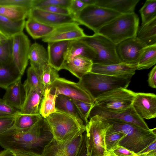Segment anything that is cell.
Masks as SVG:
<instances>
[{
  "label": "cell",
  "mask_w": 156,
  "mask_h": 156,
  "mask_svg": "<svg viewBox=\"0 0 156 156\" xmlns=\"http://www.w3.org/2000/svg\"><path fill=\"white\" fill-rule=\"evenodd\" d=\"M53 138L45 119L42 118L30 129L18 131L14 126L0 134V146L13 153L24 151L37 152Z\"/></svg>",
  "instance_id": "1"
},
{
  "label": "cell",
  "mask_w": 156,
  "mask_h": 156,
  "mask_svg": "<svg viewBox=\"0 0 156 156\" xmlns=\"http://www.w3.org/2000/svg\"><path fill=\"white\" fill-rule=\"evenodd\" d=\"M105 119L109 124L106 135L117 132L123 133L124 136L119 145L135 153L156 140L155 128L147 130L136 125L119 120Z\"/></svg>",
  "instance_id": "2"
},
{
  "label": "cell",
  "mask_w": 156,
  "mask_h": 156,
  "mask_svg": "<svg viewBox=\"0 0 156 156\" xmlns=\"http://www.w3.org/2000/svg\"><path fill=\"white\" fill-rule=\"evenodd\" d=\"M139 21L134 12L121 14L102 27L97 33L105 37L116 45L127 39L136 37Z\"/></svg>",
  "instance_id": "3"
},
{
  "label": "cell",
  "mask_w": 156,
  "mask_h": 156,
  "mask_svg": "<svg viewBox=\"0 0 156 156\" xmlns=\"http://www.w3.org/2000/svg\"><path fill=\"white\" fill-rule=\"evenodd\" d=\"M44 119L53 138L60 142L72 140L85 131V125L62 112L56 111Z\"/></svg>",
  "instance_id": "4"
},
{
  "label": "cell",
  "mask_w": 156,
  "mask_h": 156,
  "mask_svg": "<svg viewBox=\"0 0 156 156\" xmlns=\"http://www.w3.org/2000/svg\"><path fill=\"white\" fill-rule=\"evenodd\" d=\"M132 76H114L90 72L79 79V84L94 100L102 94L119 87H128Z\"/></svg>",
  "instance_id": "5"
},
{
  "label": "cell",
  "mask_w": 156,
  "mask_h": 156,
  "mask_svg": "<svg viewBox=\"0 0 156 156\" xmlns=\"http://www.w3.org/2000/svg\"><path fill=\"white\" fill-rule=\"evenodd\" d=\"M86 125L85 138L88 156H105L108 153L105 146L106 132L109 124L102 117L95 115Z\"/></svg>",
  "instance_id": "6"
},
{
  "label": "cell",
  "mask_w": 156,
  "mask_h": 156,
  "mask_svg": "<svg viewBox=\"0 0 156 156\" xmlns=\"http://www.w3.org/2000/svg\"><path fill=\"white\" fill-rule=\"evenodd\" d=\"M81 41L88 45L95 52L96 56L93 64L107 65L122 62L117 54L116 45L105 37L98 33L87 35Z\"/></svg>",
  "instance_id": "7"
},
{
  "label": "cell",
  "mask_w": 156,
  "mask_h": 156,
  "mask_svg": "<svg viewBox=\"0 0 156 156\" xmlns=\"http://www.w3.org/2000/svg\"><path fill=\"white\" fill-rule=\"evenodd\" d=\"M121 14L96 5H87L81 11L75 22L87 27L95 34L103 26Z\"/></svg>",
  "instance_id": "8"
},
{
  "label": "cell",
  "mask_w": 156,
  "mask_h": 156,
  "mask_svg": "<svg viewBox=\"0 0 156 156\" xmlns=\"http://www.w3.org/2000/svg\"><path fill=\"white\" fill-rule=\"evenodd\" d=\"M135 93L126 88H116L99 96L94 100L93 106L110 111H124L132 106Z\"/></svg>",
  "instance_id": "9"
},
{
  "label": "cell",
  "mask_w": 156,
  "mask_h": 156,
  "mask_svg": "<svg viewBox=\"0 0 156 156\" xmlns=\"http://www.w3.org/2000/svg\"><path fill=\"white\" fill-rule=\"evenodd\" d=\"M50 93L58 95L62 94L72 99L93 104L94 100L78 83L59 77L48 88Z\"/></svg>",
  "instance_id": "10"
},
{
  "label": "cell",
  "mask_w": 156,
  "mask_h": 156,
  "mask_svg": "<svg viewBox=\"0 0 156 156\" xmlns=\"http://www.w3.org/2000/svg\"><path fill=\"white\" fill-rule=\"evenodd\" d=\"M96 115L106 119H113L135 124L145 129H150L144 119L137 114L132 105L129 108L121 111H110L97 106H93L88 118Z\"/></svg>",
  "instance_id": "11"
},
{
  "label": "cell",
  "mask_w": 156,
  "mask_h": 156,
  "mask_svg": "<svg viewBox=\"0 0 156 156\" xmlns=\"http://www.w3.org/2000/svg\"><path fill=\"white\" fill-rule=\"evenodd\" d=\"M12 59L15 67L22 76L27 66L30 41L23 32L12 38Z\"/></svg>",
  "instance_id": "12"
},
{
  "label": "cell",
  "mask_w": 156,
  "mask_h": 156,
  "mask_svg": "<svg viewBox=\"0 0 156 156\" xmlns=\"http://www.w3.org/2000/svg\"><path fill=\"white\" fill-rule=\"evenodd\" d=\"M84 134L70 140L60 142L53 138L43 149L42 156H78Z\"/></svg>",
  "instance_id": "13"
},
{
  "label": "cell",
  "mask_w": 156,
  "mask_h": 156,
  "mask_svg": "<svg viewBox=\"0 0 156 156\" xmlns=\"http://www.w3.org/2000/svg\"><path fill=\"white\" fill-rule=\"evenodd\" d=\"M76 22L64 23L55 27L53 31L42 38L47 43L78 40L87 36L83 30Z\"/></svg>",
  "instance_id": "14"
},
{
  "label": "cell",
  "mask_w": 156,
  "mask_h": 156,
  "mask_svg": "<svg viewBox=\"0 0 156 156\" xmlns=\"http://www.w3.org/2000/svg\"><path fill=\"white\" fill-rule=\"evenodd\" d=\"M146 46L136 37L127 39L116 45L117 54L122 62L135 67L143 48Z\"/></svg>",
  "instance_id": "15"
},
{
  "label": "cell",
  "mask_w": 156,
  "mask_h": 156,
  "mask_svg": "<svg viewBox=\"0 0 156 156\" xmlns=\"http://www.w3.org/2000/svg\"><path fill=\"white\" fill-rule=\"evenodd\" d=\"M132 106L142 119L156 117V95L153 93H135Z\"/></svg>",
  "instance_id": "16"
},
{
  "label": "cell",
  "mask_w": 156,
  "mask_h": 156,
  "mask_svg": "<svg viewBox=\"0 0 156 156\" xmlns=\"http://www.w3.org/2000/svg\"><path fill=\"white\" fill-rule=\"evenodd\" d=\"M27 18L53 27L75 22L69 15L57 14L36 8H32L29 10Z\"/></svg>",
  "instance_id": "17"
},
{
  "label": "cell",
  "mask_w": 156,
  "mask_h": 156,
  "mask_svg": "<svg viewBox=\"0 0 156 156\" xmlns=\"http://www.w3.org/2000/svg\"><path fill=\"white\" fill-rule=\"evenodd\" d=\"M70 41L48 43L47 52L48 64L58 71L62 69L65 55Z\"/></svg>",
  "instance_id": "18"
},
{
  "label": "cell",
  "mask_w": 156,
  "mask_h": 156,
  "mask_svg": "<svg viewBox=\"0 0 156 156\" xmlns=\"http://www.w3.org/2000/svg\"><path fill=\"white\" fill-rule=\"evenodd\" d=\"M136 68L122 62L107 65L93 64L90 72L114 76H132L135 74Z\"/></svg>",
  "instance_id": "19"
},
{
  "label": "cell",
  "mask_w": 156,
  "mask_h": 156,
  "mask_svg": "<svg viewBox=\"0 0 156 156\" xmlns=\"http://www.w3.org/2000/svg\"><path fill=\"white\" fill-rule=\"evenodd\" d=\"M21 79L7 87L3 98L8 104L19 111L23 107L26 97L25 90Z\"/></svg>",
  "instance_id": "20"
},
{
  "label": "cell",
  "mask_w": 156,
  "mask_h": 156,
  "mask_svg": "<svg viewBox=\"0 0 156 156\" xmlns=\"http://www.w3.org/2000/svg\"><path fill=\"white\" fill-rule=\"evenodd\" d=\"M28 58L30 66L41 76L44 66L48 64L47 51L42 45L35 43L30 46Z\"/></svg>",
  "instance_id": "21"
},
{
  "label": "cell",
  "mask_w": 156,
  "mask_h": 156,
  "mask_svg": "<svg viewBox=\"0 0 156 156\" xmlns=\"http://www.w3.org/2000/svg\"><path fill=\"white\" fill-rule=\"evenodd\" d=\"M93 64L92 61L81 56H77L70 61L64 62L62 69L69 71L79 79L90 72Z\"/></svg>",
  "instance_id": "22"
},
{
  "label": "cell",
  "mask_w": 156,
  "mask_h": 156,
  "mask_svg": "<svg viewBox=\"0 0 156 156\" xmlns=\"http://www.w3.org/2000/svg\"><path fill=\"white\" fill-rule=\"evenodd\" d=\"M77 56L84 57L92 61L96 54L93 48L80 40L71 41L65 55L64 62Z\"/></svg>",
  "instance_id": "23"
},
{
  "label": "cell",
  "mask_w": 156,
  "mask_h": 156,
  "mask_svg": "<svg viewBox=\"0 0 156 156\" xmlns=\"http://www.w3.org/2000/svg\"><path fill=\"white\" fill-rule=\"evenodd\" d=\"M44 90V88H33L26 92L25 101L20 112L26 114H40L39 105Z\"/></svg>",
  "instance_id": "24"
},
{
  "label": "cell",
  "mask_w": 156,
  "mask_h": 156,
  "mask_svg": "<svg viewBox=\"0 0 156 156\" xmlns=\"http://www.w3.org/2000/svg\"><path fill=\"white\" fill-rule=\"evenodd\" d=\"M55 108L56 111L67 114L74 118L81 124L86 125L83 117L72 99L66 96L59 94L56 98Z\"/></svg>",
  "instance_id": "25"
},
{
  "label": "cell",
  "mask_w": 156,
  "mask_h": 156,
  "mask_svg": "<svg viewBox=\"0 0 156 156\" xmlns=\"http://www.w3.org/2000/svg\"><path fill=\"white\" fill-rule=\"evenodd\" d=\"M139 0H97L96 5L122 14L134 12Z\"/></svg>",
  "instance_id": "26"
},
{
  "label": "cell",
  "mask_w": 156,
  "mask_h": 156,
  "mask_svg": "<svg viewBox=\"0 0 156 156\" xmlns=\"http://www.w3.org/2000/svg\"><path fill=\"white\" fill-rule=\"evenodd\" d=\"M136 37L146 46L156 44V18L139 27Z\"/></svg>",
  "instance_id": "27"
},
{
  "label": "cell",
  "mask_w": 156,
  "mask_h": 156,
  "mask_svg": "<svg viewBox=\"0 0 156 156\" xmlns=\"http://www.w3.org/2000/svg\"><path fill=\"white\" fill-rule=\"evenodd\" d=\"M22 76L12 62L0 65V87L6 89L10 85L21 79Z\"/></svg>",
  "instance_id": "28"
},
{
  "label": "cell",
  "mask_w": 156,
  "mask_h": 156,
  "mask_svg": "<svg viewBox=\"0 0 156 156\" xmlns=\"http://www.w3.org/2000/svg\"><path fill=\"white\" fill-rule=\"evenodd\" d=\"M25 27L29 34L34 39L43 38L50 34L55 27L41 23L34 20L28 18Z\"/></svg>",
  "instance_id": "29"
},
{
  "label": "cell",
  "mask_w": 156,
  "mask_h": 156,
  "mask_svg": "<svg viewBox=\"0 0 156 156\" xmlns=\"http://www.w3.org/2000/svg\"><path fill=\"white\" fill-rule=\"evenodd\" d=\"M25 22V20L13 21L0 14V31L8 37L12 38L16 35L23 32Z\"/></svg>",
  "instance_id": "30"
},
{
  "label": "cell",
  "mask_w": 156,
  "mask_h": 156,
  "mask_svg": "<svg viewBox=\"0 0 156 156\" xmlns=\"http://www.w3.org/2000/svg\"><path fill=\"white\" fill-rule=\"evenodd\" d=\"M156 63V44L146 46L142 50L136 70L148 69Z\"/></svg>",
  "instance_id": "31"
},
{
  "label": "cell",
  "mask_w": 156,
  "mask_h": 156,
  "mask_svg": "<svg viewBox=\"0 0 156 156\" xmlns=\"http://www.w3.org/2000/svg\"><path fill=\"white\" fill-rule=\"evenodd\" d=\"M30 9L19 6L0 5V14L11 20L19 21L28 17Z\"/></svg>",
  "instance_id": "32"
},
{
  "label": "cell",
  "mask_w": 156,
  "mask_h": 156,
  "mask_svg": "<svg viewBox=\"0 0 156 156\" xmlns=\"http://www.w3.org/2000/svg\"><path fill=\"white\" fill-rule=\"evenodd\" d=\"M57 96L55 94L50 93L48 88L44 90L43 98L39 108V114L43 118L45 119L56 111L55 104Z\"/></svg>",
  "instance_id": "33"
},
{
  "label": "cell",
  "mask_w": 156,
  "mask_h": 156,
  "mask_svg": "<svg viewBox=\"0 0 156 156\" xmlns=\"http://www.w3.org/2000/svg\"><path fill=\"white\" fill-rule=\"evenodd\" d=\"M42 118L40 114H26L20 112L15 116L14 128L18 131L27 130L33 126Z\"/></svg>",
  "instance_id": "34"
},
{
  "label": "cell",
  "mask_w": 156,
  "mask_h": 156,
  "mask_svg": "<svg viewBox=\"0 0 156 156\" xmlns=\"http://www.w3.org/2000/svg\"><path fill=\"white\" fill-rule=\"evenodd\" d=\"M142 19L141 25L156 18V0H147L139 10Z\"/></svg>",
  "instance_id": "35"
},
{
  "label": "cell",
  "mask_w": 156,
  "mask_h": 156,
  "mask_svg": "<svg viewBox=\"0 0 156 156\" xmlns=\"http://www.w3.org/2000/svg\"><path fill=\"white\" fill-rule=\"evenodd\" d=\"M23 85L26 92L33 88L44 89L41 76L31 66L27 69V78Z\"/></svg>",
  "instance_id": "36"
},
{
  "label": "cell",
  "mask_w": 156,
  "mask_h": 156,
  "mask_svg": "<svg viewBox=\"0 0 156 156\" xmlns=\"http://www.w3.org/2000/svg\"><path fill=\"white\" fill-rule=\"evenodd\" d=\"M41 77L45 89L49 88L59 77L58 71L49 64L44 66Z\"/></svg>",
  "instance_id": "37"
},
{
  "label": "cell",
  "mask_w": 156,
  "mask_h": 156,
  "mask_svg": "<svg viewBox=\"0 0 156 156\" xmlns=\"http://www.w3.org/2000/svg\"><path fill=\"white\" fill-rule=\"evenodd\" d=\"M12 38L0 44V65H5L12 62Z\"/></svg>",
  "instance_id": "38"
},
{
  "label": "cell",
  "mask_w": 156,
  "mask_h": 156,
  "mask_svg": "<svg viewBox=\"0 0 156 156\" xmlns=\"http://www.w3.org/2000/svg\"><path fill=\"white\" fill-rule=\"evenodd\" d=\"M71 0H34L33 8H40L50 5H56L67 9Z\"/></svg>",
  "instance_id": "39"
},
{
  "label": "cell",
  "mask_w": 156,
  "mask_h": 156,
  "mask_svg": "<svg viewBox=\"0 0 156 156\" xmlns=\"http://www.w3.org/2000/svg\"><path fill=\"white\" fill-rule=\"evenodd\" d=\"M124 136L123 133L119 132L105 135V146L107 152L119 145L120 141L123 137Z\"/></svg>",
  "instance_id": "40"
},
{
  "label": "cell",
  "mask_w": 156,
  "mask_h": 156,
  "mask_svg": "<svg viewBox=\"0 0 156 156\" xmlns=\"http://www.w3.org/2000/svg\"><path fill=\"white\" fill-rule=\"evenodd\" d=\"M87 5L82 0H71L68 8L69 15L75 21L81 11Z\"/></svg>",
  "instance_id": "41"
},
{
  "label": "cell",
  "mask_w": 156,
  "mask_h": 156,
  "mask_svg": "<svg viewBox=\"0 0 156 156\" xmlns=\"http://www.w3.org/2000/svg\"><path fill=\"white\" fill-rule=\"evenodd\" d=\"M20 112L0 98V118L15 117Z\"/></svg>",
  "instance_id": "42"
},
{
  "label": "cell",
  "mask_w": 156,
  "mask_h": 156,
  "mask_svg": "<svg viewBox=\"0 0 156 156\" xmlns=\"http://www.w3.org/2000/svg\"><path fill=\"white\" fill-rule=\"evenodd\" d=\"M72 100L84 119L86 125L89 121V115L93 107V104L73 99Z\"/></svg>",
  "instance_id": "43"
},
{
  "label": "cell",
  "mask_w": 156,
  "mask_h": 156,
  "mask_svg": "<svg viewBox=\"0 0 156 156\" xmlns=\"http://www.w3.org/2000/svg\"><path fill=\"white\" fill-rule=\"evenodd\" d=\"M34 0H0V5L19 6L30 9L33 7Z\"/></svg>",
  "instance_id": "44"
},
{
  "label": "cell",
  "mask_w": 156,
  "mask_h": 156,
  "mask_svg": "<svg viewBox=\"0 0 156 156\" xmlns=\"http://www.w3.org/2000/svg\"><path fill=\"white\" fill-rule=\"evenodd\" d=\"M15 117L0 118V134L14 126Z\"/></svg>",
  "instance_id": "45"
},
{
  "label": "cell",
  "mask_w": 156,
  "mask_h": 156,
  "mask_svg": "<svg viewBox=\"0 0 156 156\" xmlns=\"http://www.w3.org/2000/svg\"><path fill=\"white\" fill-rule=\"evenodd\" d=\"M108 152L115 156H136V153L119 145Z\"/></svg>",
  "instance_id": "46"
},
{
  "label": "cell",
  "mask_w": 156,
  "mask_h": 156,
  "mask_svg": "<svg viewBox=\"0 0 156 156\" xmlns=\"http://www.w3.org/2000/svg\"><path fill=\"white\" fill-rule=\"evenodd\" d=\"M38 8L57 14L65 15H69L67 9L58 6L50 5Z\"/></svg>",
  "instance_id": "47"
},
{
  "label": "cell",
  "mask_w": 156,
  "mask_h": 156,
  "mask_svg": "<svg viewBox=\"0 0 156 156\" xmlns=\"http://www.w3.org/2000/svg\"><path fill=\"white\" fill-rule=\"evenodd\" d=\"M136 156H156V140L136 153Z\"/></svg>",
  "instance_id": "48"
},
{
  "label": "cell",
  "mask_w": 156,
  "mask_h": 156,
  "mask_svg": "<svg viewBox=\"0 0 156 156\" xmlns=\"http://www.w3.org/2000/svg\"><path fill=\"white\" fill-rule=\"evenodd\" d=\"M148 82L149 86L153 88L156 87V66L152 69L148 75Z\"/></svg>",
  "instance_id": "49"
},
{
  "label": "cell",
  "mask_w": 156,
  "mask_h": 156,
  "mask_svg": "<svg viewBox=\"0 0 156 156\" xmlns=\"http://www.w3.org/2000/svg\"><path fill=\"white\" fill-rule=\"evenodd\" d=\"M13 153L15 156H42L38 153L31 151H24Z\"/></svg>",
  "instance_id": "50"
},
{
  "label": "cell",
  "mask_w": 156,
  "mask_h": 156,
  "mask_svg": "<svg viewBox=\"0 0 156 156\" xmlns=\"http://www.w3.org/2000/svg\"><path fill=\"white\" fill-rule=\"evenodd\" d=\"M78 156H88L86 147L85 134H84L83 140Z\"/></svg>",
  "instance_id": "51"
},
{
  "label": "cell",
  "mask_w": 156,
  "mask_h": 156,
  "mask_svg": "<svg viewBox=\"0 0 156 156\" xmlns=\"http://www.w3.org/2000/svg\"><path fill=\"white\" fill-rule=\"evenodd\" d=\"M0 156H15L13 153L8 150L4 149L0 151Z\"/></svg>",
  "instance_id": "52"
},
{
  "label": "cell",
  "mask_w": 156,
  "mask_h": 156,
  "mask_svg": "<svg viewBox=\"0 0 156 156\" xmlns=\"http://www.w3.org/2000/svg\"><path fill=\"white\" fill-rule=\"evenodd\" d=\"M9 39L10 38L8 37L0 31V44L3 43Z\"/></svg>",
  "instance_id": "53"
},
{
  "label": "cell",
  "mask_w": 156,
  "mask_h": 156,
  "mask_svg": "<svg viewBox=\"0 0 156 156\" xmlns=\"http://www.w3.org/2000/svg\"><path fill=\"white\" fill-rule=\"evenodd\" d=\"M82 1L87 5H95L97 0H82Z\"/></svg>",
  "instance_id": "54"
},
{
  "label": "cell",
  "mask_w": 156,
  "mask_h": 156,
  "mask_svg": "<svg viewBox=\"0 0 156 156\" xmlns=\"http://www.w3.org/2000/svg\"><path fill=\"white\" fill-rule=\"evenodd\" d=\"M105 156H115L110 152H108Z\"/></svg>",
  "instance_id": "55"
}]
</instances>
